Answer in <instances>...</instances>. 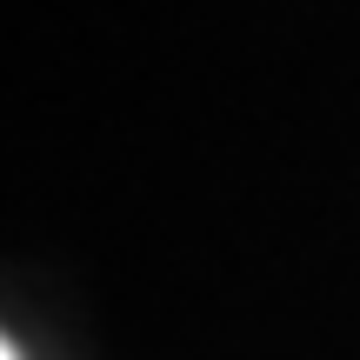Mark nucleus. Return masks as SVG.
Segmentation results:
<instances>
[{"mask_svg": "<svg viewBox=\"0 0 360 360\" xmlns=\"http://www.w3.org/2000/svg\"><path fill=\"white\" fill-rule=\"evenodd\" d=\"M0 360H20V347H13V340H0Z\"/></svg>", "mask_w": 360, "mask_h": 360, "instance_id": "1", "label": "nucleus"}]
</instances>
